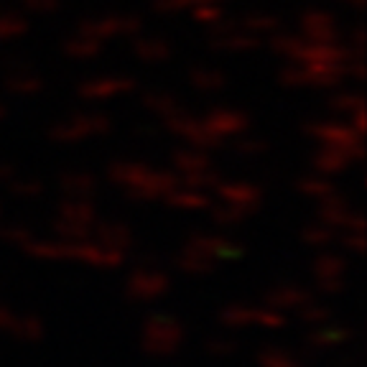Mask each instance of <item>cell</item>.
Wrapping results in <instances>:
<instances>
[{"label": "cell", "instance_id": "2", "mask_svg": "<svg viewBox=\"0 0 367 367\" xmlns=\"http://www.w3.org/2000/svg\"><path fill=\"white\" fill-rule=\"evenodd\" d=\"M67 189H72V191H90L92 181L87 176H69L67 179Z\"/></svg>", "mask_w": 367, "mask_h": 367}, {"label": "cell", "instance_id": "3", "mask_svg": "<svg viewBox=\"0 0 367 367\" xmlns=\"http://www.w3.org/2000/svg\"><path fill=\"white\" fill-rule=\"evenodd\" d=\"M138 54H141V56H151V54L166 56V46H161V44H156V46L141 44V46H138Z\"/></svg>", "mask_w": 367, "mask_h": 367}, {"label": "cell", "instance_id": "4", "mask_svg": "<svg viewBox=\"0 0 367 367\" xmlns=\"http://www.w3.org/2000/svg\"><path fill=\"white\" fill-rule=\"evenodd\" d=\"M28 5H31V8H36V10H51L56 3L54 0H28Z\"/></svg>", "mask_w": 367, "mask_h": 367}, {"label": "cell", "instance_id": "1", "mask_svg": "<svg viewBox=\"0 0 367 367\" xmlns=\"http://www.w3.org/2000/svg\"><path fill=\"white\" fill-rule=\"evenodd\" d=\"M194 84H197V87H204V90H215V87L222 84V77H220V74H209V72L194 74Z\"/></svg>", "mask_w": 367, "mask_h": 367}]
</instances>
